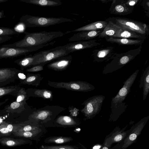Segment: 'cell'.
Here are the masks:
<instances>
[{
	"mask_svg": "<svg viewBox=\"0 0 149 149\" xmlns=\"http://www.w3.org/2000/svg\"><path fill=\"white\" fill-rule=\"evenodd\" d=\"M24 33L25 36L21 40L13 44L2 45L0 47L20 48L43 45L65 34L61 31H43L33 33L24 31Z\"/></svg>",
	"mask_w": 149,
	"mask_h": 149,
	"instance_id": "1",
	"label": "cell"
},
{
	"mask_svg": "<svg viewBox=\"0 0 149 149\" xmlns=\"http://www.w3.org/2000/svg\"><path fill=\"white\" fill-rule=\"evenodd\" d=\"M64 108L57 105H47L36 109L28 117L30 121L44 126L51 125L54 120L61 113L65 110Z\"/></svg>",
	"mask_w": 149,
	"mask_h": 149,
	"instance_id": "2",
	"label": "cell"
},
{
	"mask_svg": "<svg viewBox=\"0 0 149 149\" xmlns=\"http://www.w3.org/2000/svg\"><path fill=\"white\" fill-rule=\"evenodd\" d=\"M26 27H44L67 22H72L71 19L63 17H44L26 15L20 19Z\"/></svg>",
	"mask_w": 149,
	"mask_h": 149,
	"instance_id": "3",
	"label": "cell"
},
{
	"mask_svg": "<svg viewBox=\"0 0 149 149\" xmlns=\"http://www.w3.org/2000/svg\"><path fill=\"white\" fill-rule=\"evenodd\" d=\"M142 48L141 45L136 49L129 50L126 52L116 54L111 58L112 60L104 68V71H112L123 66L133 60L140 54Z\"/></svg>",
	"mask_w": 149,
	"mask_h": 149,
	"instance_id": "4",
	"label": "cell"
},
{
	"mask_svg": "<svg viewBox=\"0 0 149 149\" xmlns=\"http://www.w3.org/2000/svg\"><path fill=\"white\" fill-rule=\"evenodd\" d=\"M116 24L141 34L148 35L149 27L146 24L129 18L120 17H110L105 20Z\"/></svg>",
	"mask_w": 149,
	"mask_h": 149,
	"instance_id": "5",
	"label": "cell"
},
{
	"mask_svg": "<svg viewBox=\"0 0 149 149\" xmlns=\"http://www.w3.org/2000/svg\"><path fill=\"white\" fill-rule=\"evenodd\" d=\"M55 42L56 41H54L43 45L20 48L1 47L0 59L12 58L26 55L29 53L36 51L43 47L53 45Z\"/></svg>",
	"mask_w": 149,
	"mask_h": 149,
	"instance_id": "6",
	"label": "cell"
},
{
	"mask_svg": "<svg viewBox=\"0 0 149 149\" xmlns=\"http://www.w3.org/2000/svg\"><path fill=\"white\" fill-rule=\"evenodd\" d=\"M50 86L58 88H64L68 90L81 92H87L93 90L94 86L89 83L82 81L56 82L48 81Z\"/></svg>",
	"mask_w": 149,
	"mask_h": 149,
	"instance_id": "7",
	"label": "cell"
},
{
	"mask_svg": "<svg viewBox=\"0 0 149 149\" xmlns=\"http://www.w3.org/2000/svg\"><path fill=\"white\" fill-rule=\"evenodd\" d=\"M105 96L102 95L94 96L87 99L81 104L84 107L81 112L87 118L95 115L100 111Z\"/></svg>",
	"mask_w": 149,
	"mask_h": 149,
	"instance_id": "8",
	"label": "cell"
},
{
	"mask_svg": "<svg viewBox=\"0 0 149 149\" xmlns=\"http://www.w3.org/2000/svg\"><path fill=\"white\" fill-rule=\"evenodd\" d=\"M139 70H136L126 80L123 87L120 90L117 95L112 98L111 109L119 107L125 99L130 91V88L135 80Z\"/></svg>",
	"mask_w": 149,
	"mask_h": 149,
	"instance_id": "9",
	"label": "cell"
},
{
	"mask_svg": "<svg viewBox=\"0 0 149 149\" xmlns=\"http://www.w3.org/2000/svg\"><path fill=\"white\" fill-rule=\"evenodd\" d=\"M40 52L41 54V56L34 63L32 66L41 63H45L46 64L61 57L68 55L72 53L69 50L63 49L54 51L49 49L42 51Z\"/></svg>",
	"mask_w": 149,
	"mask_h": 149,
	"instance_id": "10",
	"label": "cell"
},
{
	"mask_svg": "<svg viewBox=\"0 0 149 149\" xmlns=\"http://www.w3.org/2000/svg\"><path fill=\"white\" fill-rule=\"evenodd\" d=\"M100 45L101 43L97 42L96 40L80 41L68 43L63 46L57 47L50 50L54 51L57 49H65L69 50L72 53L74 51L91 48Z\"/></svg>",
	"mask_w": 149,
	"mask_h": 149,
	"instance_id": "11",
	"label": "cell"
},
{
	"mask_svg": "<svg viewBox=\"0 0 149 149\" xmlns=\"http://www.w3.org/2000/svg\"><path fill=\"white\" fill-rule=\"evenodd\" d=\"M23 71L15 68H0V87L6 86L18 79V73Z\"/></svg>",
	"mask_w": 149,
	"mask_h": 149,
	"instance_id": "12",
	"label": "cell"
},
{
	"mask_svg": "<svg viewBox=\"0 0 149 149\" xmlns=\"http://www.w3.org/2000/svg\"><path fill=\"white\" fill-rule=\"evenodd\" d=\"M115 48L112 46L95 49L92 51L91 56L94 61L101 62L107 61L116 54Z\"/></svg>",
	"mask_w": 149,
	"mask_h": 149,
	"instance_id": "13",
	"label": "cell"
},
{
	"mask_svg": "<svg viewBox=\"0 0 149 149\" xmlns=\"http://www.w3.org/2000/svg\"><path fill=\"white\" fill-rule=\"evenodd\" d=\"M134 9L133 6L127 5L126 0L113 1L109 9L110 14L119 15H125L131 13Z\"/></svg>",
	"mask_w": 149,
	"mask_h": 149,
	"instance_id": "14",
	"label": "cell"
},
{
	"mask_svg": "<svg viewBox=\"0 0 149 149\" xmlns=\"http://www.w3.org/2000/svg\"><path fill=\"white\" fill-rule=\"evenodd\" d=\"M80 123L76 117L69 116H58L53 121L51 125L64 128L77 126Z\"/></svg>",
	"mask_w": 149,
	"mask_h": 149,
	"instance_id": "15",
	"label": "cell"
},
{
	"mask_svg": "<svg viewBox=\"0 0 149 149\" xmlns=\"http://www.w3.org/2000/svg\"><path fill=\"white\" fill-rule=\"evenodd\" d=\"M32 106L28 105L26 102H19L14 101L4 107L0 111V115L7 113H21L26 111Z\"/></svg>",
	"mask_w": 149,
	"mask_h": 149,
	"instance_id": "16",
	"label": "cell"
},
{
	"mask_svg": "<svg viewBox=\"0 0 149 149\" xmlns=\"http://www.w3.org/2000/svg\"><path fill=\"white\" fill-rule=\"evenodd\" d=\"M71 55H67L61 57L49 63L47 65V68L55 71H60L67 69L72 61Z\"/></svg>",
	"mask_w": 149,
	"mask_h": 149,
	"instance_id": "17",
	"label": "cell"
},
{
	"mask_svg": "<svg viewBox=\"0 0 149 149\" xmlns=\"http://www.w3.org/2000/svg\"><path fill=\"white\" fill-rule=\"evenodd\" d=\"M103 29L96 31H86L79 32L68 39L69 42L89 40L98 36Z\"/></svg>",
	"mask_w": 149,
	"mask_h": 149,
	"instance_id": "18",
	"label": "cell"
},
{
	"mask_svg": "<svg viewBox=\"0 0 149 149\" xmlns=\"http://www.w3.org/2000/svg\"><path fill=\"white\" fill-rule=\"evenodd\" d=\"M41 56V54L39 52L35 53L33 55L30 54L17 59L14 62L20 67L21 70L23 71L25 69L32 67L34 63Z\"/></svg>",
	"mask_w": 149,
	"mask_h": 149,
	"instance_id": "19",
	"label": "cell"
},
{
	"mask_svg": "<svg viewBox=\"0 0 149 149\" xmlns=\"http://www.w3.org/2000/svg\"><path fill=\"white\" fill-rule=\"evenodd\" d=\"M26 91L29 97H41L50 99L51 101L53 100L52 92L49 90L31 88L26 89Z\"/></svg>",
	"mask_w": 149,
	"mask_h": 149,
	"instance_id": "20",
	"label": "cell"
},
{
	"mask_svg": "<svg viewBox=\"0 0 149 149\" xmlns=\"http://www.w3.org/2000/svg\"><path fill=\"white\" fill-rule=\"evenodd\" d=\"M112 37L117 38H134L145 40L146 38V36L145 35L137 33L121 27L120 29Z\"/></svg>",
	"mask_w": 149,
	"mask_h": 149,
	"instance_id": "21",
	"label": "cell"
},
{
	"mask_svg": "<svg viewBox=\"0 0 149 149\" xmlns=\"http://www.w3.org/2000/svg\"><path fill=\"white\" fill-rule=\"evenodd\" d=\"M104 38L108 42L112 43H116L121 45H141L144 41L143 40L117 38L110 37Z\"/></svg>",
	"mask_w": 149,
	"mask_h": 149,
	"instance_id": "22",
	"label": "cell"
},
{
	"mask_svg": "<svg viewBox=\"0 0 149 149\" xmlns=\"http://www.w3.org/2000/svg\"><path fill=\"white\" fill-rule=\"evenodd\" d=\"M108 22L106 21H99L91 23L71 31H67L65 34L74 32H80L86 31H96L103 29L106 27Z\"/></svg>",
	"mask_w": 149,
	"mask_h": 149,
	"instance_id": "23",
	"label": "cell"
},
{
	"mask_svg": "<svg viewBox=\"0 0 149 149\" xmlns=\"http://www.w3.org/2000/svg\"><path fill=\"white\" fill-rule=\"evenodd\" d=\"M41 75L39 73H28L26 74V78L24 80H19V84L28 85L37 87L40 85L41 81L43 79Z\"/></svg>",
	"mask_w": 149,
	"mask_h": 149,
	"instance_id": "24",
	"label": "cell"
},
{
	"mask_svg": "<svg viewBox=\"0 0 149 149\" xmlns=\"http://www.w3.org/2000/svg\"><path fill=\"white\" fill-rule=\"evenodd\" d=\"M45 127L37 130L24 132H13L15 136L26 138H34L38 140L45 131Z\"/></svg>",
	"mask_w": 149,
	"mask_h": 149,
	"instance_id": "25",
	"label": "cell"
},
{
	"mask_svg": "<svg viewBox=\"0 0 149 149\" xmlns=\"http://www.w3.org/2000/svg\"><path fill=\"white\" fill-rule=\"evenodd\" d=\"M107 22L108 24L98 36L99 38L113 37L121 28L111 22Z\"/></svg>",
	"mask_w": 149,
	"mask_h": 149,
	"instance_id": "26",
	"label": "cell"
},
{
	"mask_svg": "<svg viewBox=\"0 0 149 149\" xmlns=\"http://www.w3.org/2000/svg\"><path fill=\"white\" fill-rule=\"evenodd\" d=\"M30 140L17 139L10 138L4 137L0 139V143L2 145L10 147H15L27 144H32Z\"/></svg>",
	"mask_w": 149,
	"mask_h": 149,
	"instance_id": "27",
	"label": "cell"
},
{
	"mask_svg": "<svg viewBox=\"0 0 149 149\" xmlns=\"http://www.w3.org/2000/svg\"><path fill=\"white\" fill-rule=\"evenodd\" d=\"M25 3L41 6H56L61 5L62 3L60 0H19Z\"/></svg>",
	"mask_w": 149,
	"mask_h": 149,
	"instance_id": "28",
	"label": "cell"
},
{
	"mask_svg": "<svg viewBox=\"0 0 149 149\" xmlns=\"http://www.w3.org/2000/svg\"><path fill=\"white\" fill-rule=\"evenodd\" d=\"M143 88V99L145 100L149 91V67L144 72L140 81L139 87Z\"/></svg>",
	"mask_w": 149,
	"mask_h": 149,
	"instance_id": "29",
	"label": "cell"
},
{
	"mask_svg": "<svg viewBox=\"0 0 149 149\" xmlns=\"http://www.w3.org/2000/svg\"><path fill=\"white\" fill-rule=\"evenodd\" d=\"M73 140V139L70 137L53 136L46 138L45 139L44 142L47 143H55L60 144L68 143Z\"/></svg>",
	"mask_w": 149,
	"mask_h": 149,
	"instance_id": "30",
	"label": "cell"
},
{
	"mask_svg": "<svg viewBox=\"0 0 149 149\" xmlns=\"http://www.w3.org/2000/svg\"><path fill=\"white\" fill-rule=\"evenodd\" d=\"M26 90L24 88L21 87L16 96L15 101L19 102H25L29 99V97Z\"/></svg>",
	"mask_w": 149,
	"mask_h": 149,
	"instance_id": "31",
	"label": "cell"
},
{
	"mask_svg": "<svg viewBox=\"0 0 149 149\" xmlns=\"http://www.w3.org/2000/svg\"><path fill=\"white\" fill-rule=\"evenodd\" d=\"M39 149H79L78 147L75 146H45L42 145Z\"/></svg>",
	"mask_w": 149,
	"mask_h": 149,
	"instance_id": "32",
	"label": "cell"
},
{
	"mask_svg": "<svg viewBox=\"0 0 149 149\" xmlns=\"http://www.w3.org/2000/svg\"><path fill=\"white\" fill-rule=\"evenodd\" d=\"M13 29L5 27H0V36H10L19 35Z\"/></svg>",
	"mask_w": 149,
	"mask_h": 149,
	"instance_id": "33",
	"label": "cell"
},
{
	"mask_svg": "<svg viewBox=\"0 0 149 149\" xmlns=\"http://www.w3.org/2000/svg\"><path fill=\"white\" fill-rule=\"evenodd\" d=\"M46 64L41 63L32 66L29 68L26 69V71L29 72H35L41 71L43 70L44 66Z\"/></svg>",
	"mask_w": 149,
	"mask_h": 149,
	"instance_id": "34",
	"label": "cell"
},
{
	"mask_svg": "<svg viewBox=\"0 0 149 149\" xmlns=\"http://www.w3.org/2000/svg\"><path fill=\"white\" fill-rule=\"evenodd\" d=\"M5 124L8 131L10 134L16 132L17 129L21 127L22 125V123L17 124H11L6 122Z\"/></svg>",
	"mask_w": 149,
	"mask_h": 149,
	"instance_id": "35",
	"label": "cell"
},
{
	"mask_svg": "<svg viewBox=\"0 0 149 149\" xmlns=\"http://www.w3.org/2000/svg\"><path fill=\"white\" fill-rule=\"evenodd\" d=\"M11 134L8 131L5 124V122H3L0 124V136H8Z\"/></svg>",
	"mask_w": 149,
	"mask_h": 149,
	"instance_id": "36",
	"label": "cell"
},
{
	"mask_svg": "<svg viewBox=\"0 0 149 149\" xmlns=\"http://www.w3.org/2000/svg\"><path fill=\"white\" fill-rule=\"evenodd\" d=\"M26 28L25 25L20 22L18 23L14 28V29L17 32L21 33H24Z\"/></svg>",
	"mask_w": 149,
	"mask_h": 149,
	"instance_id": "37",
	"label": "cell"
},
{
	"mask_svg": "<svg viewBox=\"0 0 149 149\" xmlns=\"http://www.w3.org/2000/svg\"><path fill=\"white\" fill-rule=\"evenodd\" d=\"M12 38V37L10 36H0V44L10 40Z\"/></svg>",
	"mask_w": 149,
	"mask_h": 149,
	"instance_id": "38",
	"label": "cell"
},
{
	"mask_svg": "<svg viewBox=\"0 0 149 149\" xmlns=\"http://www.w3.org/2000/svg\"><path fill=\"white\" fill-rule=\"evenodd\" d=\"M17 76L19 80H24L26 78V75L24 74L23 71L19 73Z\"/></svg>",
	"mask_w": 149,
	"mask_h": 149,
	"instance_id": "39",
	"label": "cell"
},
{
	"mask_svg": "<svg viewBox=\"0 0 149 149\" xmlns=\"http://www.w3.org/2000/svg\"><path fill=\"white\" fill-rule=\"evenodd\" d=\"M139 1V0H126V3L128 5L133 6L135 5Z\"/></svg>",
	"mask_w": 149,
	"mask_h": 149,
	"instance_id": "40",
	"label": "cell"
},
{
	"mask_svg": "<svg viewBox=\"0 0 149 149\" xmlns=\"http://www.w3.org/2000/svg\"><path fill=\"white\" fill-rule=\"evenodd\" d=\"M122 136L121 135H118L115 137L114 139V141H118L122 139Z\"/></svg>",
	"mask_w": 149,
	"mask_h": 149,
	"instance_id": "41",
	"label": "cell"
},
{
	"mask_svg": "<svg viewBox=\"0 0 149 149\" xmlns=\"http://www.w3.org/2000/svg\"><path fill=\"white\" fill-rule=\"evenodd\" d=\"M136 134H132L130 136L129 138L130 140L133 141L136 139Z\"/></svg>",
	"mask_w": 149,
	"mask_h": 149,
	"instance_id": "42",
	"label": "cell"
},
{
	"mask_svg": "<svg viewBox=\"0 0 149 149\" xmlns=\"http://www.w3.org/2000/svg\"><path fill=\"white\" fill-rule=\"evenodd\" d=\"M5 17L3 10L0 11V19Z\"/></svg>",
	"mask_w": 149,
	"mask_h": 149,
	"instance_id": "43",
	"label": "cell"
},
{
	"mask_svg": "<svg viewBox=\"0 0 149 149\" xmlns=\"http://www.w3.org/2000/svg\"><path fill=\"white\" fill-rule=\"evenodd\" d=\"M8 99H6L4 101L0 102V106L6 103L8 100Z\"/></svg>",
	"mask_w": 149,
	"mask_h": 149,
	"instance_id": "44",
	"label": "cell"
},
{
	"mask_svg": "<svg viewBox=\"0 0 149 149\" xmlns=\"http://www.w3.org/2000/svg\"><path fill=\"white\" fill-rule=\"evenodd\" d=\"M100 146H95L93 148V149H98L100 148Z\"/></svg>",
	"mask_w": 149,
	"mask_h": 149,
	"instance_id": "45",
	"label": "cell"
},
{
	"mask_svg": "<svg viewBox=\"0 0 149 149\" xmlns=\"http://www.w3.org/2000/svg\"><path fill=\"white\" fill-rule=\"evenodd\" d=\"M8 1V0H0V3H3Z\"/></svg>",
	"mask_w": 149,
	"mask_h": 149,
	"instance_id": "46",
	"label": "cell"
}]
</instances>
